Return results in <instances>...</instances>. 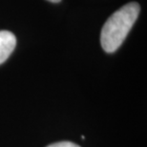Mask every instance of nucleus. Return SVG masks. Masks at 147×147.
I'll list each match as a JSON object with an SVG mask.
<instances>
[{
  "label": "nucleus",
  "instance_id": "nucleus-4",
  "mask_svg": "<svg viewBox=\"0 0 147 147\" xmlns=\"http://www.w3.org/2000/svg\"><path fill=\"white\" fill-rule=\"evenodd\" d=\"M48 1H51V2H54V3H58V2H60L61 0H48Z\"/></svg>",
  "mask_w": 147,
  "mask_h": 147
},
{
  "label": "nucleus",
  "instance_id": "nucleus-2",
  "mask_svg": "<svg viewBox=\"0 0 147 147\" xmlns=\"http://www.w3.org/2000/svg\"><path fill=\"white\" fill-rule=\"evenodd\" d=\"M16 38L9 31H0V64L5 62L16 48Z\"/></svg>",
  "mask_w": 147,
  "mask_h": 147
},
{
  "label": "nucleus",
  "instance_id": "nucleus-1",
  "mask_svg": "<svg viewBox=\"0 0 147 147\" xmlns=\"http://www.w3.org/2000/svg\"><path fill=\"white\" fill-rule=\"evenodd\" d=\"M140 11V5L136 2H131L108 18L100 34V43L105 52L114 53L119 48L136 22Z\"/></svg>",
  "mask_w": 147,
  "mask_h": 147
},
{
  "label": "nucleus",
  "instance_id": "nucleus-3",
  "mask_svg": "<svg viewBox=\"0 0 147 147\" xmlns=\"http://www.w3.org/2000/svg\"><path fill=\"white\" fill-rule=\"evenodd\" d=\"M47 147H80V146L71 142H60L57 143H53V144Z\"/></svg>",
  "mask_w": 147,
  "mask_h": 147
}]
</instances>
